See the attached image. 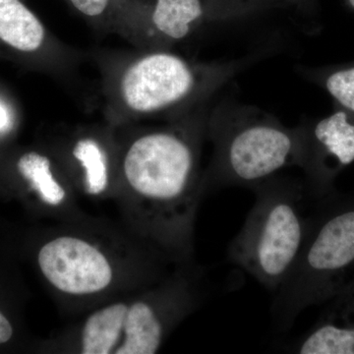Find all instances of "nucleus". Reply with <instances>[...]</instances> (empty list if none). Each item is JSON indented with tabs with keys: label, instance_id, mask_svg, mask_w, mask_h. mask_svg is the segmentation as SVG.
I'll return each mask as SVG.
<instances>
[{
	"label": "nucleus",
	"instance_id": "nucleus-1",
	"mask_svg": "<svg viewBox=\"0 0 354 354\" xmlns=\"http://www.w3.org/2000/svg\"><path fill=\"white\" fill-rule=\"evenodd\" d=\"M208 118L185 114L162 127L115 128L113 201L120 221L176 264L195 262V227L203 198L201 153Z\"/></svg>",
	"mask_w": 354,
	"mask_h": 354
},
{
	"label": "nucleus",
	"instance_id": "nucleus-2",
	"mask_svg": "<svg viewBox=\"0 0 354 354\" xmlns=\"http://www.w3.org/2000/svg\"><path fill=\"white\" fill-rule=\"evenodd\" d=\"M37 265L59 308L83 315L153 285L180 264L120 221L84 214L53 221L37 252Z\"/></svg>",
	"mask_w": 354,
	"mask_h": 354
},
{
	"label": "nucleus",
	"instance_id": "nucleus-3",
	"mask_svg": "<svg viewBox=\"0 0 354 354\" xmlns=\"http://www.w3.org/2000/svg\"><path fill=\"white\" fill-rule=\"evenodd\" d=\"M206 295L205 272L196 261L177 265L153 285L83 314L53 335L46 349L60 354L158 353Z\"/></svg>",
	"mask_w": 354,
	"mask_h": 354
},
{
	"label": "nucleus",
	"instance_id": "nucleus-4",
	"mask_svg": "<svg viewBox=\"0 0 354 354\" xmlns=\"http://www.w3.org/2000/svg\"><path fill=\"white\" fill-rule=\"evenodd\" d=\"M314 201L297 262L274 295L276 332H288L305 309L326 304L354 281V194Z\"/></svg>",
	"mask_w": 354,
	"mask_h": 354
},
{
	"label": "nucleus",
	"instance_id": "nucleus-5",
	"mask_svg": "<svg viewBox=\"0 0 354 354\" xmlns=\"http://www.w3.org/2000/svg\"><path fill=\"white\" fill-rule=\"evenodd\" d=\"M239 65L195 64L167 48L129 58L108 81L109 123L123 127L143 118L177 120L230 78Z\"/></svg>",
	"mask_w": 354,
	"mask_h": 354
},
{
	"label": "nucleus",
	"instance_id": "nucleus-6",
	"mask_svg": "<svg viewBox=\"0 0 354 354\" xmlns=\"http://www.w3.org/2000/svg\"><path fill=\"white\" fill-rule=\"evenodd\" d=\"M251 190L255 204L228 246V259L274 295L290 276L304 245L310 197L304 183L278 174Z\"/></svg>",
	"mask_w": 354,
	"mask_h": 354
},
{
	"label": "nucleus",
	"instance_id": "nucleus-7",
	"mask_svg": "<svg viewBox=\"0 0 354 354\" xmlns=\"http://www.w3.org/2000/svg\"><path fill=\"white\" fill-rule=\"evenodd\" d=\"M207 136L215 146L203 174L204 194L232 186L252 188L302 162V128L260 114H214Z\"/></svg>",
	"mask_w": 354,
	"mask_h": 354
},
{
	"label": "nucleus",
	"instance_id": "nucleus-8",
	"mask_svg": "<svg viewBox=\"0 0 354 354\" xmlns=\"http://www.w3.org/2000/svg\"><path fill=\"white\" fill-rule=\"evenodd\" d=\"M51 151L79 196L113 201L118 156L115 128H78L55 140Z\"/></svg>",
	"mask_w": 354,
	"mask_h": 354
},
{
	"label": "nucleus",
	"instance_id": "nucleus-9",
	"mask_svg": "<svg viewBox=\"0 0 354 354\" xmlns=\"http://www.w3.org/2000/svg\"><path fill=\"white\" fill-rule=\"evenodd\" d=\"M354 162V124L348 114L337 111L319 121L312 131L302 128L301 169L306 172L307 194L312 200L330 194V177L339 167Z\"/></svg>",
	"mask_w": 354,
	"mask_h": 354
},
{
	"label": "nucleus",
	"instance_id": "nucleus-10",
	"mask_svg": "<svg viewBox=\"0 0 354 354\" xmlns=\"http://www.w3.org/2000/svg\"><path fill=\"white\" fill-rule=\"evenodd\" d=\"M286 351L298 354H354V281L326 302L317 322Z\"/></svg>",
	"mask_w": 354,
	"mask_h": 354
},
{
	"label": "nucleus",
	"instance_id": "nucleus-11",
	"mask_svg": "<svg viewBox=\"0 0 354 354\" xmlns=\"http://www.w3.org/2000/svg\"><path fill=\"white\" fill-rule=\"evenodd\" d=\"M204 14L201 0H157L147 22L151 50L187 39Z\"/></svg>",
	"mask_w": 354,
	"mask_h": 354
},
{
	"label": "nucleus",
	"instance_id": "nucleus-12",
	"mask_svg": "<svg viewBox=\"0 0 354 354\" xmlns=\"http://www.w3.org/2000/svg\"><path fill=\"white\" fill-rule=\"evenodd\" d=\"M0 41L28 53L59 46L50 41L43 23L20 0H0Z\"/></svg>",
	"mask_w": 354,
	"mask_h": 354
},
{
	"label": "nucleus",
	"instance_id": "nucleus-13",
	"mask_svg": "<svg viewBox=\"0 0 354 354\" xmlns=\"http://www.w3.org/2000/svg\"><path fill=\"white\" fill-rule=\"evenodd\" d=\"M326 88L342 106L354 113V67L333 73Z\"/></svg>",
	"mask_w": 354,
	"mask_h": 354
},
{
	"label": "nucleus",
	"instance_id": "nucleus-14",
	"mask_svg": "<svg viewBox=\"0 0 354 354\" xmlns=\"http://www.w3.org/2000/svg\"><path fill=\"white\" fill-rule=\"evenodd\" d=\"M79 12L88 18H101L108 10L111 0H69Z\"/></svg>",
	"mask_w": 354,
	"mask_h": 354
},
{
	"label": "nucleus",
	"instance_id": "nucleus-15",
	"mask_svg": "<svg viewBox=\"0 0 354 354\" xmlns=\"http://www.w3.org/2000/svg\"><path fill=\"white\" fill-rule=\"evenodd\" d=\"M13 326L9 319L0 311V344H6L12 339Z\"/></svg>",
	"mask_w": 354,
	"mask_h": 354
},
{
	"label": "nucleus",
	"instance_id": "nucleus-16",
	"mask_svg": "<svg viewBox=\"0 0 354 354\" xmlns=\"http://www.w3.org/2000/svg\"><path fill=\"white\" fill-rule=\"evenodd\" d=\"M9 124V115L6 109L0 106V130L6 129Z\"/></svg>",
	"mask_w": 354,
	"mask_h": 354
},
{
	"label": "nucleus",
	"instance_id": "nucleus-17",
	"mask_svg": "<svg viewBox=\"0 0 354 354\" xmlns=\"http://www.w3.org/2000/svg\"><path fill=\"white\" fill-rule=\"evenodd\" d=\"M349 3H351V6H353L354 8V0H349Z\"/></svg>",
	"mask_w": 354,
	"mask_h": 354
}]
</instances>
